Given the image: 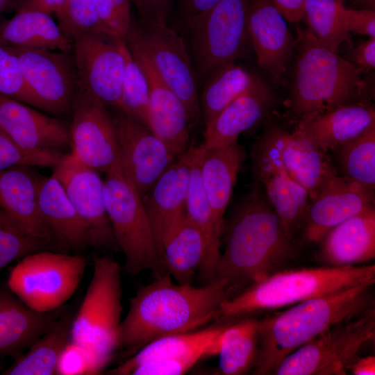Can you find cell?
<instances>
[{
    "mask_svg": "<svg viewBox=\"0 0 375 375\" xmlns=\"http://www.w3.org/2000/svg\"><path fill=\"white\" fill-rule=\"evenodd\" d=\"M229 322L219 344L217 373L242 375L252 372L259 354L258 319L250 316Z\"/></svg>",
    "mask_w": 375,
    "mask_h": 375,
    "instance_id": "obj_36",
    "label": "cell"
},
{
    "mask_svg": "<svg viewBox=\"0 0 375 375\" xmlns=\"http://www.w3.org/2000/svg\"><path fill=\"white\" fill-rule=\"evenodd\" d=\"M249 0H221L192 24V49L197 69L207 77L235 62L249 38Z\"/></svg>",
    "mask_w": 375,
    "mask_h": 375,
    "instance_id": "obj_12",
    "label": "cell"
},
{
    "mask_svg": "<svg viewBox=\"0 0 375 375\" xmlns=\"http://www.w3.org/2000/svg\"><path fill=\"white\" fill-rule=\"evenodd\" d=\"M64 306L40 312L20 301L6 285H0V356L17 358L62 314Z\"/></svg>",
    "mask_w": 375,
    "mask_h": 375,
    "instance_id": "obj_24",
    "label": "cell"
},
{
    "mask_svg": "<svg viewBox=\"0 0 375 375\" xmlns=\"http://www.w3.org/2000/svg\"><path fill=\"white\" fill-rule=\"evenodd\" d=\"M87 265L81 255L40 250L18 260L10 271L7 286L32 310L52 311L74 295Z\"/></svg>",
    "mask_w": 375,
    "mask_h": 375,
    "instance_id": "obj_8",
    "label": "cell"
},
{
    "mask_svg": "<svg viewBox=\"0 0 375 375\" xmlns=\"http://www.w3.org/2000/svg\"><path fill=\"white\" fill-rule=\"evenodd\" d=\"M172 0H131L138 10L140 22L167 24Z\"/></svg>",
    "mask_w": 375,
    "mask_h": 375,
    "instance_id": "obj_49",
    "label": "cell"
},
{
    "mask_svg": "<svg viewBox=\"0 0 375 375\" xmlns=\"http://www.w3.org/2000/svg\"><path fill=\"white\" fill-rule=\"evenodd\" d=\"M344 16L349 33L375 38V10L344 8Z\"/></svg>",
    "mask_w": 375,
    "mask_h": 375,
    "instance_id": "obj_48",
    "label": "cell"
},
{
    "mask_svg": "<svg viewBox=\"0 0 375 375\" xmlns=\"http://www.w3.org/2000/svg\"><path fill=\"white\" fill-rule=\"evenodd\" d=\"M360 9L375 10V0H349Z\"/></svg>",
    "mask_w": 375,
    "mask_h": 375,
    "instance_id": "obj_55",
    "label": "cell"
},
{
    "mask_svg": "<svg viewBox=\"0 0 375 375\" xmlns=\"http://www.w3.org/2000/svg\"><path fill=\"white\" fill-rule=\"evenodd\" d=\"M71 118V153L97 172L106 174L119 167L117 139L109 108L78 91Z\"/></svg>",
    "mask_w": 375,
    "mask_h": 375,
    "instance_id": "obj_17",
    "label": "cell"
},
{
    "mask_svg": "<svg viewBox=\"0 0 375 375\" xmlns=\"http://www.w3.org/2000/svg\"><path fill=\"white\" fill-rule=\"evenodd\" d=\"M375 309L340 322L288 355L276 375H344L360 349L374 338Z\"/></svg>",
    "mask_w": 375,
    "mask_h": 375,
    "instance_id": "obj_9",
    "label": "cell"
},
{
    "mask_svg": "<svg viewBox=\"0 0 375 375\" xmlns=\"http://www.w3.org/2000/svg\"><path fill=\"white\" fill-rule=\"evenodd\" d=\"M373 285L311 298L259 319V354L252 374H272L288 355L331 326L374 307Z\"/></svg>",
    "mask_w": 375,
    "mask_h": 375,
    "instance_id": "obj_3",
    "label": "cell"
},
{
    "mask_svg": "<svg viewBox=\"0 0 375 375\" xmlns=\"http://www.w3.org/2000/svg\"><path fill=\"white\" fill-rule=\"evenodd\" d=\"M316 260L324 266H355L375 258V206L331 228L318 243Z\"/></svg>",
    "mask_w": 375,
    "mask_h": 375,
    "instance_id": "obj_23",
    "label": "cell"
},
{
    "mask_svg": "<svg viewBox=\"0 0 375 375\" xmlns=\"http://www.w3.org/2000/svg\"><path fill=\"white\" fill-rule=\"evenodd\" d=\"M131 0H94L101 24L112 35L124 38L133 22Z\"/></svg>",
    "mask_w": 375,
    "mask_h": 375,
    "instance_id": "obj_46",
    "label": "cell"
},
{
    "mask_svg": "<svg viewBox=\"0 0 375 375\" xmlns=\"http://www.w3.org/2000/svg\"><path fill=\"white\" fill-rule=\"evenodd\" d=\"M375 126V110L360 102L303 116L296 128L310 137L322 149L336 151L341 146Z\"/></svg>",
    "mask_w": 375,
    "mask_h": 375,
    "instance_id": "obj_27",
    "label": "cell"
},
{
    "mask_svg": "<svg viewBox=\"0 0 375 375\" xmlns=\"http://www.w3.org/2000/svg\"><path fill=\"white\" fill-rule=\"evenodd\" d=\"M131 28L158 74L183 103L190 124L199 123L195 76L182 38L165 23L133 19Z\"/></svg>",
    "mask_w": 375,
    "mask_h": 375,
    "instance_id": "obj_14",
    "label": "cell"
},
{
    "mask_svg": "<svg viewBox=\"0 0 375 375\" xmlns=\"http://www.w3.org/2000/svg\"><path fill=\"white\" fill-rule=\"evenodd\" d=\"M124 39L147 81L149 97L148 128L178 158L187 151L190 144V122L186 110L156 69L131 26Z\"/></svg>",
    "mask_w": 375,
    "mask_h": 375,
    "instance_id": "obj_18",
    "label": "cell"
},
{
    "mask_svg": "<svg viewBox=\"0 0 375 375\" xmlns=\"http://www.w3.org/2000/svg\"><path fill=\"white\" fill-rule=\"evenodd\" d=\"M65 154L62 151L25 150L0 128V172L19 165L54 167Z\"/></svg>",
    "mask_w": 375,
    "mask_h": 375,
    "instance_id": "obj_44",
    "label": "cell"
},
{
    "mask_svg": "<svg viewBox=\"0 0 375 375\" xmlns=\"http://www.w3.org/2000/svg\"><path fill=\"white\" fill-rule=\"evenodd\" d=\"M231 297L221 278L195 287L174 283L169 273L156 277L130 299L119 327V348L133 354L159 338L196 331L217 319L222 303Z\"/></svg>",
    "mask_w": 375,
    "mask_h": 375,
    "instance_id": "obj_1",
    "label": "cell"
},
{
    "mask_svg": "<svg viewBox=\"0 0 375 375\" xmlns=\"http://www.w3.org/2000/svg\"><path fill=\"white\" fill-rule=\"evenodd\" d=\"M0 44L26 49L72 52L73 40L60 29L51 15L17 8L10 19L0 21Z\"/></svg>",
    "mask_w": 375,
    "mask_h": 375,
    "instance_id": "obj_31",
    "label": "cell"
},
{
    "mask_svg": "<svg viewBox=\"0 0 375 375\" xmlns=\"http://www.w3.org/2000/svg\"><path fill=\"white\" fill-rule=\"evenodd\" d=\"M56 15L60 29L72 40L89 33L112 35L101 24L94 0H65Z\"/></svg>",
    "mask_w": 375,
    "mask_h": 375,
    "instance_id": "obj_42",
    "label": "cell"
},
{
    "mask_svg": "<svg viewBox=\"0 0 375 375\" xmlns=\"http://www.w3.org/2000/svg\"><path fill=\"white\" fill-rule=\"evenodd\" d=\"M103 194L113 233L125 259L122 269L133 276L145 270L151 271L155 278L168 273L159 256L142 198L120 166L106 174Z\"/></svg>",
    "mask_w": 375,
    "mask_h": 375,
    "instance_id": "obj_7",
    "label": "cell"
},
{
    "mask_svg": "<svg viewBox=\"0 0 375 375\" xmlns=\"http://www.w3.org/2000/svg\"><path fill=\"white\" fill-rule=\"evenodd\" d=\"M11 0H0V16ZM1 19H0L1 21Z\"/></svg>",
    "mask_w": 375,
    "mask_h": 375,
    "instance_id": "obj_56",
    "label": "cell"
},
{
    "mask_svg": "<svg viewBox=\"0 0 375 375\" xmlns=\"http://www.w3.org/2000/svg\"><path fill=\"white\" fill-rule=\"evenodd\" d=\"M273 103L272 92L261 80L233 100L205 126L202 147L208 149L238 142L242 133L267 116Z\"/></svg>",
    "mask_w": 375,
    "mask_h": 375,
    "instance_id": "obj_26",
    "label": "cell"
},
{
    "mask_svg": "<svg viewBox=\"0 0 375 375\" xmlns=\"http://www.w3.org/2000/svg\"><path fill=\"white\" fill-rule=\"evenodd\" d=\"M122 271L113 258L93 256L92 276L72 324L71 341L92 351L106 365L119 348Z\"/></svg>",
    "mask_w": 375,
    "mask_h": 375,
    "instance_id": "obj_6",
    "label": "cell"
},
{
    "mask_svg": "<svg viewBox=\"0 0 375 375\" xmlns=\"http://www.w3.org/2000/svg\"><path fill=\"white\" fill-rule=\"evenodd\" d=\"M38 110L0 94V128L25 150L62 151L70 147V122Z\"/></svg>",
    "mask_w": 375,
    "mask_h": 375,
    "instance_id": "obj_20",
    "label": "cell"
},
{
    "mask_svg": "<svg viewBox=\"0 0 375 375\" xmlns=\"http://www.w3.org/2000/svg\"><path fill=\"white\" fill-rule=\"evenodd\" d=\"M202 147L193 144L189 183L185 203V214L203 233L208 247L207 256L200 267L206 283L217 278L221 259V236L217 231L212 210L206 194L201 175Z\"/></svg>",
    "mask_w": 375,
    "mask_h": 375,
    "instance_id": "obj_33",
    "label": "cell"
},
{
    "mask_svg": "<svg viewBox=\"0 0 375 375\" xmlns=\"http://www.w3.org/2000/svg\"><path fill=\"white\" fill-rule=\"evenodd\" d=\"M112 115L120 168L142 198L177 157L140 122L119 110Z\"/></svg>",
    "mask_w": 375,
    "mask_h": 375,
    "instance_id": "obj_16",
    "label": "cell"
},
{
    "mask_svg": "<svg viewBox=\"0 0 375 375\" xmlns=\"http://www.w3.org/2000/svg\"><path fill=\"white\" fill-rule=\"evenodd\" d=\"M0 94L38 108L24 80L17 55L11 47L2 44H0Z\"/></svg>",
    "mask_w": 375,
    "mask_h": 375,
    "instance_id": "obj_43",
    "label": "cell"
},
{
    "mask_svg": "<svg viewBox=\"0 0 375 375\" xmlns=\"http://www.w3.org/2000/svg\"><path fill=\"white\" fill-rule=\"evenodd\" d=\"M74 317L65 310L49 329L2 372L4 375H53L60 356L71 341Z\"/></svg>",
    "mask_w": 375,
    "mask_h": 375,
    "instance_id": "obj_35",
    "label": "cell"
},
{
    "mask_svg": "<svg viewBox=\"0 0 375 375\" xmlns=\"http://www.w3.org/2000/svg\"><path fill=\"white\" fill-rule=\"evenodd\" d=\"M38 205L55 242L74 251L90 247L88 228L69 201L62 184L54 176H40Z\"/></svg>",
    "mask_w": 375,
    "mask_h": 375,
    "instance_id": "obj_30",
    "label": "cell"
},
{
    "mask_svg": "<svg viewBox=\"0 0 375 375\" xmlns=\"http://www.w3.org/2000/svg\"><path fill=\"white\" fill-rule=\"evenodd\" d=\"M221 0H180L182 20L190 28L194 22Z\"/></svg>",
    "mask_w": 375,
    "mask_h": 375,
    "instance_id": "obj_50",
    "label": "cell"
},
{
    "mask_svg": "<svg viewBox=\"0 0 375 375\" xmlns=\"http://www.w3.org/2000/svg\"><path fill=\"white\" fill-rule=\"evenodd\" d=\"M40 176L29 166H14L0 172V208L49 245L55 239L39 208Z\"/></svg>",
    "mask_w": 375,
    "mask_h": 375,
    "instance_id": "obj_25",
    "label": "cell"
},
{
    "mask_svg": "<svg viewBox=\"0 0 375 375\" xmlns=\"http://www.w3.org/2000/svg\"><path fill=\"white\" fill-rule=\"evenodd\" d=\"M349 369L354 375H374L375 356L357 357Z\"/></svg>",
    "mask_w": 375,
    "mask_h": 375,
    "instance_id": "obj_54",
    "label": "cell"
},
{
    "mask_svg": "<svg viewBox=\"0 0 375 375\" xmlns=\"http://www.w3.org/2000/svg\"><path fill=\"white\" fill-rule=\"evenodd\" d=\"M52 175L62 184L85 224L90 247L101 250L119 249L106 210L103 181L98 172L81 162L70 152L54 166Z\"/></svg>",
    "mask_w": 375,
    "mask_h": 375,
    "instance_id": "obj_15",
    "label": "cell"
},
{
    "mask_svg": "<svg viewBox=\"0 0 375 375\" xmlns=\"http://www.w3.org/2000/svg\"><path fill=\"white\" fill-rule=\"evenodd\" d=\"M374 190L335 176L310 200L302 226L303 239L318 244L334 226L374 206Z\"/></svg>",
    "mask_w": 375,
    "mask_h": 375,
    "instance_id": "obj_19",
    "label": "cell"
},
{
    "mask_svg": "<svg viewBox=\"0 0 375 375\" xmlns=\"http://www.w3.org/2000/svg\"><path fill=\"white\" fill-rule=\"evenodd\" d=\"M126 48L124 39L119 35L96 33L75 38L72 54L78 91L121 111Z\"/></svg>",
    "mask_w": 375,
    "mask_h": 375,
    "instance_id": "obj_11",
    "label": "cell"
},
{
    "mask_svg": "<svg viewBox=\"0 0 375 375\" xmlns=\"http://www.w3.org/2000/svg\"><path fill=\"white\" fill-rule=\"evenodd\" d=\"M283 128L267 125L253 142L250 156L253 176L277 213L288 237L294 240L302 228L310 202L307 191L287 170L281 157Z\"/></svg>",
    "mask_w": 375,
    "mask_h": 375,
    "instance_id": "obj_10",
    "label": "cell"
},
{
    "mask_svg": "<svg viewBox=\"0 0 375 375\" xmlns=\"http://www.w3.org/2000/svg\"><path fill=\"white\" fill-rule=\"evenodd\" d=\"M201 231L185 216L162 242V258L167 272L178 283H191L207 256Z\"/></svg>",
    "mask_w": 375,
    "mask_h": 375,
    "instance_id": "obj_34",
    "label": "cell"
},
{
    "mask_svg": "<svg viewBox=\"0 0 375 375\" xmlns=\"http://www.w3.org/2000/svg\"><path fill=\"white\" fill-rule=\"evenodd\" d=\"M224 250L217 278L233 296L281 270L296 255L277 213L255 183L224 224Z\"/></svg>",
    "mask_w": 375,
    "mask_h": 375,
    "instance_id": "obj_2",
    "label": "cell"
},
{
    "mask_svg": "<svg viewBox=\"0 0 375 375\" xmlns=\"http://www.w3.org/2000/svg\"><path fill=\"white\" fill-rule=\"evenodd\" d=\"M65 0H15L17 8L39 10L51 15L60 11Z\"/></svg>",
    "mask_w": 375,
    "mask_h": 375,
    "instance_id": "obj_53",
    "label": "cell"
},
{
    "mask_svg": "<svg viewBox=\"0 0 375 375\" xmlns=\"http://www.w3.org/2000/svg\"><path fill=\"white\" fill-rule=\"evenodd\" d=\"M343 176L375 189V126L341 146L336 151Z\"/></svg>",
    "mask_w": 375,
    "mask_h": 375,
    "instance_id": "obj_39",
    "label": "cell"
},
{
    "mask_svg": "<svg viewBox=\"0 0 375 375\" xmlns=\"http://www.w3.org/2000/svg\"><path fill=\"white\" fill-rule=\"evenodd\" d=\"M374 283V265L279 270L225 300L217 319L231 322L347 288Z\"/></svg>",
    "mask_w": 375,
    "mask_h": 375,
    "instance_id": "obj_4",
    "label": "cell"
},
{
    "mask_svg": "<svg viewBox=\"0 0 375 375\" xmlns=\"http://www.w3.org/2000/svg\"><path fill=\"white\" fill-rule=\"evenodd\" d=\"M286 21L297 22L303 19L305 0H269Z\"/></svg>",
    "mask_w": 375,
    "mask_h": 375,
    "instance_id": "obj_52",
    "label": "cell"
},
{
    "mask_svg": "<svg viewBox=\"0 0 375 375\" xmlns=\"http://www.w3.org/2000/svg\"><path fill=\"white\" fill-rule=\"evenodd\" d=\"M229 322L187 333L159 338L147 343L108 374L130 375L138 366L151 361L174 358L194 351L210 349L219 351L222 333Z\"/></svg>",
    "mask_w": 375,
    "mask_h": 375,
    "instance_id": "obj_32",
    "label": "cell"
},
{
    "mask_svg": "<svg viewBox=\"0 0 375 375\" xmlns=\"http://www.w3.org/2000/svg\"><path fill=\"white\" fill-rule=\"evenodd\" d=\"M47 246L0 208V272L13 261Z\"/></svg>",
    "mask_w": 375,
    "mask_h": 375,
    "instance_id": "obj_41",
    "label": "cell"
},
{
    "mask_svg": "<svg viewBox=\"0 0 375 375\" xmlns=\"http://www.w3.org/2000/svg\"><path fill=\"white\" fill-rule=\"evenodd\" d=\"M207 77L199 97L205 126L233 100L262 80L235 62L217 68Z\"/></svg>",
    "mask_w": 375,
    "mask_h": 375,
    "instance_id": "obj_37",
    "label": "cell"
},
{
    "mask_svg": "<svg viewBox=\"0 0 375 375\" xmlns=\"http://www.w3.org/2000/svg\"><path fill=\"white\" fill-rule=\"evenodd\" d=\"M106 365L94 353L70 341L60 356L56 374H97Z\"/></svg>",
    "mask_w": 375,
    "mask_h": 375,
    "instance_id": "obj_45",
    "label": "cell"
},
{
    "mask_svg": "<svg viewBox=\"0 0 375 375\" xmlns=\"http://www.w3.org/2000/svg\"><path fill=\"white\" fill-rule=\"evenodd\" d=\"M344 0H305L303 17L308 29L330 50L338 53L350 38L344 16Z\"/></svg>",
    "mask_w": 375,
    "mask_h": 375,
    "instance_id": "obj_38",
    "label": "cell"
},
{
    "mask_svg": "<svg viewBox=\"0 0 375 375\" xmlns=\"http://www.w3.org/2000/svg\"><path fill=\"white\" fill-rule=\"evenodd\" d=\"M286 20L269 0H249L247 30L258 65L274 83L285 76L294 39Z\"/></svg>",
    "mask_w": 375,
    "mask_h": 375,
    "instance_id": "obj_21",
    "label": "cell"
},
{
    "mask_svg": "<svg viewBox=\"0 0 375 375\" xmlns=\"http://www.w3.org/2000/svg\"><path fill=\"white\" fill-rule=\"evenodd\" d=\"M12 49L38 108L61 119L71 116L78 90L72 51Z\"/></svg>",
    "mask_w": 375,
    "mask_h": 375,
    "instance_id": "obj_13",
    "label": "cell"
},
{
    "mask_svg": "<svg viewBox=\"0 0 375 375\" xmlns=\"http://www.w3.org/2000/svg\"><path fill=\"white\" fill-rule=\"evenodd\" d=\"M298 41L290 107L299 118L367 102L361 69L320 43L308 28L298 30Z\"/></svg>",
    "mask_w": 375,
    "mask_h": 375,
    "instance_id": "obj_5",
    "label": "cell"
},
{
    "mask_svg": "<svg viewBox=\"0 0 375 375\" xmlns=\"http://www.w3.org/2000/svg\"><path fill=\"white\" fill-rule=\"evenodd\" d=\"M281 152L287 170L307 191L310 200L338 175L328 152L301 130L289 132L283 128Z\"/></svg>",
    "mask_w": 375,
    "mask_h": 375,
    "instance_id": "obj_29",
    "label": "cell"
},
{
    "mask_svg": "<svg viewBox=\"0 0 375 375\" xmlns=\"http://www.w3.org/2000/svg\"><path fill=\"white\" fill-rule=\"evenodd\" d=\"M193 144L190 143L187 151L161 174L142 197L162 262L163 238L186 216Z\"/></svg>",
    "mask_w": 375,
    "mask_h": 375,
    "instance_id": "obj_22",
    "label": "cell"
},
{
    "mask_svg": "<svg viewBox=\"0 0 375 375\" xmlns=\"http://www.w3.org/2000/svg\"><path fill=\"white\" fill-rule=\"evenodd\" d=\"M352 63L362 71L375 67V38L361 42L351 52Z\"/></svg>",
    "mask_w": 375,
    "mask_h": 375,
    "instance_id": "obj_51",
    "label": "cell"
},
{
    "mask_svg": "<svg viewBox=\"0 0 375 375\" xmlns=\"http://www.w3.org/2000/svg\"><path fill=\"white\" fill-rule=\"evenodd\" d=\"M245 158V150L238 142L208 149L202 147L200 163L202 183L217 231L221 237L225 212Z\"/></svg>",
    "mask_w": 375,
    "mask_h": 375,
    "instance_id": "obj_28",
    "label": "cell"
},
{
    "mask_svg": "<svg viewBox=\"0 0 375 375\" xmlns=\"http://www.w3.org/2000/svg\"><path fill=\"white\" fill-rule=\"evenodd\" d=\"M125 59L121 111L148 128L149 97L147 81L142 69L131 56L127 45Z\"/></svg>",
    "mask_w": 375,
    "mask_h": 375,
    "instance_id": "obj_40",
    "label": "cell"
},
{
    "mask_svg": "<svg viewBox=\"0 0 375 375\" xmlns=\"http://www.w3.org/2000/svg\"><path fill=\"white\" fill-rule=\"evenodd\" d=\"M215 356L210 349L165 360L147 362L135 367L130 375H181L191 369L199 360Z\"/></svg>",
    "mask_w": 375,
    "mask_h": 375,
    "instance_id": "obj_47",
    "label": "cell"
}]
</instances>
